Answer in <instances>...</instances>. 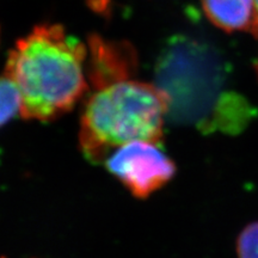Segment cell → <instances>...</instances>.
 Segmentation results:
<instances>
[{
	"mask_svg": "<svg viewBox=\"0 0 258 258\" xmlns=\"http://www.w3.org/2000/svg\"><path fill=\"white\" fill-rule=\"evenodd\" d=\"M224 69L209 44L179 35L161 49L154 69V86L166 103V118L176 124L207 131L224 96Z\"/></svg>",
	"mask_w": 258,
	"mask_h": 258,
	"instance_id": "obj_3",
	"label": "cell"
},
{
	"mask_svg": "<svg viewBox=\"0 0 258 258\" xmlns=\"http://www.w3.org/2000/svg\"><path fill=\"white\" fill-rule=\"evenodd\" d=\"M238 258H258V221L247 225L237 240Z\"/></svg>",
	"mask_w": 258,
	"mask_h": 258,
	"instance_id": "obj_8",
	"label": "cell"
},
{
	"mask_svg": "<svg viewBox=\"0 0 258 258\" xmlns=\"http://www.w3.org/2000/svg\"><path fill=\"white\" fill-rule=\"evenodd\" d=\"M205 15L215 27L227 32L253 31V0H201Z\"/></svg>",
	"mask_w": 258,
	"mask_h": 258,
	"instance_id": "obj_6",
	"label": "cell"
},
{
	"mask_svg": "<svg viewBox=\"0 0 258 258\" xmlns=\"http://www.w3.org/2000/svg\"><path fill=\"white\" fill-rule=\"evenodd\" d=\"M137 71V51L129 42L106 40L97 34L89 37L86 77L93 92L131 80Z\"/></svg>",
	"mask_w": 258,
	"mask_h": 258,
	"instance_id": "obj_5",
	"label": "cell"
},
{
	"mask_svg": "<svg viewBox=\"0 0 258 258\" xmlns=\"http://www.w3.org/2000/svg\"><path fill=\"white\" fill-rule=\"evenodd\" d=\"M254 2V27H253V34L258 37V0H253ZM257 76H258V63H257Z\"/></svg>",
	"mask_w": 258,
	"mask_h": 258,
	"instance_id": "obj_9",
	"label": "cell"
},
{
	"mask_svg": "<svg viewBox=\"0 0 258 258\" xmlns=\"http://www.w3.org/2000/svg\"><path fill=\"white\" fill-rule=\"evenodd\" d=\"M160 144L134 141L121 146L106 158V170L135 198L146 199L173 178L176 165Z\"/></svg>",
	"mask_w": 258,
	"mask_h": 258,
	"instance_id": "obj_4",
	"label": "cell"
},
{
	"mask_svg": "<svg viewBox=\"0 0 258 258\" xmlns=\"http://www.w3.org/2000/svg\"><path fill=\"white\" fill-rule=\"evenodd\" d=\"M0 258H4V257H0Z\"/></svg>",
	"mask_w": 258,
	"mask_h": 258,
	"instance_id": "obj_10",
	"label": "cell"
},
{
	"mask_svg": "<svg viewBox=\"0 0 258 258\" xmlns=\"http://www.w3.org/2000/svg\"><path fill=\"white\" fill-rule=\"evenodd\" d=\"M166 103L154 84L125 80L95 91L80 117L79 146L90 163H104L134 141L160 144Z\"/></svg>",
	"mask_w": 258,
	"mask_h": 258,
	"instance_id": "obj_2",
	"label": "cell"
},
{
	"mask_svg": "<svg viewBox=\"0 0 258 258\" xmlns=\"http://www.w3.org/2000/svg\"><path fill=\"white\" fill-rule=\"evenodd\" d=\"M22 99L17 86L6 74L0 77V128L21 114Z\"/></svg>",
	"mask_w": 258,
	"mask_h": 258,
	"instance_id": "obj_7",
	"label": "cell"
},
{
	"mask_svg": "<svg viewBox=\"0 0 258 258\" xmlns=\"http://www.w3.org/2000/svg\"><path fill=\"white\" fill-rule=\"evenodd\" d=\"M88 46L60 24H40L10 50L5 73L17 86L25 120L54 121L89 91Z\"/></svg>",
	"mask_w": 258,
	"mask_h": 258,
	"instance_id": "obj_1",
	"label": "cell"
}]
</instances>
